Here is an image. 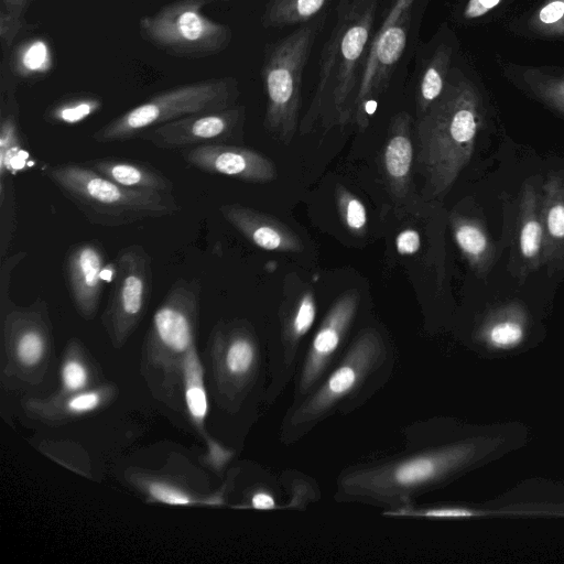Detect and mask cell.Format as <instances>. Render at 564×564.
Returning a JSON list of instances; mask_svg holds the SVG:
<instances>
[{"label": "cell", "instance_id": "1", "mask_svg": "<svg viewBox=\"0 0 564 564\" xmlns=\"http://www.w3.org/2000/svg\"><path fill=\"white\" fill-rule=\"evenodd\" d=\"M481 121L476 87L458 70L449 73L443 94L416 123L417 162L432 196L445 195L470 161Z\"/></svg>", "mask_w": 564, "mask_h": 564}, {"label": "cell", "instance_id": "2", "mask_svg": "<svg viewBox=\"0 0 564 564\" xmlns=\"http://www.w3.org/2000/svg\"><path fill=\"white\" fill-rule=\"evenodd\" d=\"M379 0H352L338 10V19L324 50L314 98L301 124L307 132L316 119L327 115L330 123H347L368 54L375 13Z\"/></svg>", "mask_w": 564, "mask_h": 564}, {"label": "cell", "instance_id": "3", "mask_svg": "<svg viewBox=\"0 0 564 564\" xmlns=\"http://www.w3.org/2000/svg\"><path fill=\"white\" fill-rule=\"evenodd\" d=\"M44 174L94 225L127 226L170 216L181 209L172 192L129 188L85 163L51 165L44 169Z\"/></svg>", "mask_w": 564, "mask_h": 564}, {"label": "cell", "instance_id": "4", "mask_svg": "<svg viewBox=\"0 0 564 564\" xmlns=\"http://www.w3.org/2000/svg\"><path fill=\"white\" fill-rule=\"evenodd\" d=\"M238 96L235 80H200L159 93L113 118L93 133L98 143L138 138L143 131L182 117L217 111L234 106Z\"/></svg>", "mask_w": 564, "mask_h": 564}, {"label": "cell", "instance_id": "5", "mask_svg": "<svg viewBox=\"0 0 564 564\" xmlns=\"http://www.w3.org/2000/svg\"><path fill=\"white\" fill-rule=\"evenodd\" d=\"M386 352L383 339L376 329L362 330L323 383L288 415L283 427L285 438L306 433L348 399L383 364Z\"/></svg>", "mask_w": 564, "mask_h": 564}, {"label": "cell", "instance_id": "6", "mask_svg": "<svg viewBox=\"0 0 564 564\" xmlns=\"http://www.w3.org/2000/svg\"><path fill=\"white\" fill-rule=\"evenodd\" d=\"M319 25V21L304 25L276 43L262 69L264 124L284 144L291 142L297 129L302 75Z\"/></svg>", "mask_w": 564, "mask_h": 564}, {"label": "cell", "instance_id": "7", "mask_svg": "<svg viewBox=\"0 0 564 564\" xmlns=\"http://www.w3.org/2000/svg\"><path fill=\"white\" fill-rule=\"evenodd\" d=\"M210 0H180L152 17L143 18L144 36L161 48L177 55H204L224 50L230 42L227 25L202 13Z\"/></svg>", "mask_w": 564, "mask_h": 564}, {"label": "cell", "instance_id": "8", "mask_svg": "<svg viewBox=\"0 0 564 564\" xmlns=\"http://www.w3.org/2000/svg\"><path fill=\"white\" fill-rule=\"evenodd\" d=\"M151 289L152 264L147 250L138 243L121 249L102 315L104 325L116 344L123 343L142 318Z\"/></svg>", "mask_w": 564, "mask_h": 564}, {"label": "cell", "instance_id": "9", "mask_svg": "<svg viewBox=\"0 0 564 564\" xmlns=\"http://www.w3.org/2000/svg\"><path fill=\"white\" fill-rule=\"evenodd\" d=\"M202 285L197 279L180 278L155 310L149 333L150 351L155 357L182 360L195 344Z\"/></svg>", "mask_w": 564, "mask_h": 564}, {"label": "cell", "instance_id": "10", "mask_svg": "<svg viewBox=\"0 0 564 564\" xmlns=\"http://www.w3.org/2000/svg\"><path fill=\"white\" fill-rule=\"evenodd\" d=\"M410 9L375 35L360 75L352 102V115L360 130L368 127L376 99L386 90L408 39Z\"/></svg>", "mask_w": 564, "mask_h": 564}, {"label": "cell", "instance_id": "11", "mask_svg": "<svg viewBox=\"0 0 564 564\" xmlns=\"http://www.w3.org/2000/svg\"><path fill=\"white\" fill-rule=\"evenodd\" d=\"M243 121L241 107L194 113L153 127L138 138L158 149H184L205 143L224 142L235 135Z\"/></svg>", "mask_w": 564, "mask_h": 564}, {"label": "cell", "instance_id": "12", "mask_svg": "<svg viewBox=\"0 0 564 564\" xmlns=\"http://www.w3.org/2000/svg\"><path fill=\"white\" fill-rule=\"evenodd\" d=\"M359 300V292L349 290L327 312L307 350L300 375V394L310 393L326 372L356 316Z\"/></svg>", "mask_w": 564, "mask_h": 564}, {"label": "cell", "instance_id": "13", "mask_svg": "<svg viewBox=\"0 0 564 564\" xmlns=\"http://www.w3.org/2000/svg\"><path fill=\"white\" fill-rule=\"evenodd\" d=\"M3 340L10 357L22 369L40 366L48 351L51 325L46 304L37 299L32 305H10L1 311Z\"/></svg>", "mask_w": 564, "mask_h": 564}, {"label": "cell", "instance_id": "14", "mask_svg": "<svg viewBox=\"0 0 564 564\" xmlns=\"http://www.w3.org/2000/svg\"><path fill=\"white\" fill-rule=\"evenodd\" d=\"M182 156L189 165L209 174L250 183H268L276 177L273 162L263 154L223 142L188 148L182 151Z\"/></svg>", "mask_w": 564, "mask_h": 564}, {"label": "cell", "instance_id": "15", "mask_svg": "<svg viewBox=\"0 0 564 564\" xmlns=\"http://www.w3.org/2000/svg\"><path fill=\"white\" fill-rule=\"evenodd\" d=\"M105 264V250L96 240L75 245L66 256L68 291L78 314L86 319L93 318L98 310Z\"/></svg>", "mask_w": 564, "mask_h": 564}, {"label": "cell", "instance_id": "16", "mask_svg": "<svg viewBox=\"0 0 564 564\" xmlns=\"http://www.w3.org/2000/svg\"><path fill=\"white\" fill-rule=\"evenodd\" d=\"M223 217L254 246L279 252H301L299 236L279 219L240 204L219 207Z\"/></svg>", "mask_w": 564, "mask_h": 564}, {"label": "cell", "instance_id": "17", "mask_svg": "<svg viewBox=\"0 0 564 564\" xmlns=\"http://www.w3.org/2000/svg\"><path fill=\"white\" fill-rule=\"evenodd\" d=\"M412 161L411 117L402 111L390 122L382 153L384 177L391 193L398 198H404L409 192Z\"/></svg>", "mask_w": 564, "mask_h": 564}, {"label": "cell", "instance_id": "18", "mask_svg": "<svg viewBox=\"0 0 564 564\" xmlns=\"http://www.w3.org/2000/svg\"><path fill=\"white\" fill-rule=\"evenodd\" d=\"M540 194L544 232L543 264L564 268V175L550 173Z\"/></svg>", "mask_w": 564, "mask_h": 564}, {"label": "cell", "instance_id": "19", "mask_svg": "<svg viewBox=\"0 0 564 564\" xmlns=\"http://www.w3.org/2000/svg\"><path fill=\"white\" fill-rule=\"evenodd\" d=\"M220 377L232 384H243L258 362V348L249 329L235 326L219 330L215 338Z\"/></svg>", "mask_w": 564, "mask_h": 564}, {"label": "cell", "instance_id": "20", "mask_svg": "<svg viewBox=\"0 0 564 564\" xmlns=\"http://www.w3.org/2000/svg\"><path fill=\"white\" fill-rule=\"evenodd\" d=\"M518 247L525 272L538 270L543 265L544 232L540 194L530 182H525L522 186L518 218Z\"/></svg>", "mask_w": 564, "mask_h": 564}, {"label": "cell", "instance_id": "21", "mask_svg": "<svg viewBox=\"0 0 564 564\" xmlns=\"http://www.w3.org/2000/svg\"><path fill=\"white\" fill-rule=\"evenodd\" d=\"M102 176L129 188L172 192L173 183L162 172L139 161L95 159L85 162Z\"/></svg>", "mask_w": 564, "mask_h": 564}, {"label": "cell", "instance_id": "22", "mask_svg": "<svg viewBox=\"0 0 564 564\" xmlns=\"http://www.w3.org/2000/svg\"><path fill=\"white\" fill-rule=\"evenodd\" d=\"M453 236L469 267L486 276L495 258V247L484 226L476 219L452 214Z\"/></svg>", "mask_w": 564, "mask_h": 564}, {"label": "cell", "instance_id": "23", "mask_svg": "<svg viewBox=\"0 0 564 564\" xmlns=\"http://www.w3.org/2000/svg\"><path fill=\"white\" fill-rule=\"evenodd\" d=\"M525 334L524 312L519 304L499 307L484 324L481 335L495 348L508 349L519 345Z\"/></svg>", "mask_w": 564, "mask_h": 564}, {"label": "cell", "instance_id": "24", "mask_svg": "<svg viewBox=\"0 0 564 564\" xmlns=\"http://www.w3.org/2000/svg\"><path fill=\"white\" fill-rule=\"evenodd\" d=\"M181 371L187 413L196 426L202 429L208 414V399L204 384V368L195 344L185 354Z\"/></svg>", "mask_w": 564, "mask_h": 564}, {"label": "cell", "instance_id": "25", "mask_svg": "<svg viewBox=\"0 0 564 564\" xmlns=\"http://www.w3.org/2000/svg\"><path fill=\"white\" fill-rule=\"evenodd\" d=\"M451 56V47L442 45L435 51L426 65L416 91V112L419 118L423 116L443 94L449 74Z\"/></svg>", "mask_w": 564, "mask_h": 564}, {"label": "cell", "instance_id": "26", "mask_svg": "<svg viewBox=\"0 0 564 564\" xmlns=\"http://www.w3.org/2000/svg\"><path fill=\"white\" fill-rule=\"evenodd\" d=\"M316 317L314 292L304 290L296 299L283 322V340L286 349L294 350L311 329Z\"/></svg>", "mask_w": 564, "mask_h": 564}, {"label": "cell", "instance_id": "27", "mask_svg": "<svg viewBox=\"0 0 564 564\" xmlns=\"http://www.w3.org/2000/svg\"><path fill=\"white\" fill-rule=\"evenodd\" d=\"M327 0H270L264 23L270 26H283L305 22L315 17Z\"/></svg>", "mask_w": 564, "mask_h": 564}, {"label": "cell", "instance_id": "28", "mask_svg": "<svg viewBox=\"0 0 564 564\" xmlns=\"http://www.w3.org/2000/svg\"><path fill=\"white\" fill-rule=\"evenodd\" d=\"M108 395L106 388L86 389L73 394L57 395L54 399V416L75 417L88 414L100 408Z\"/></svg>", "mask_w": 564, "mask_h": 564}, {"label": "cell", "instance_id": "29", "mask_svg": "<svg viewBox=\"0 0 564 564\" xmlns=\"http://www.w3.org/2000/svg\"><path fill=\"white\" fill-rule=\"evenodd\" d=\"M21 151L18 119L14 111L2 110L0 122V177L11 176L14 160Z\"/></svg>", "mask_w": 564, "mask_h": 564}, {"label": "cell", "instance_id": "30", "mask_svg": "<svg viewBox=\"0 0 564 564\" xmlns=\"http://www.w3.org/2000/svg\"><path fill=\"white\" fill-rule=\"evenodd\" d=\"M335 197L339 217L347 230L357 237L365 236L368 216L362 202L341 184L336 185Z\"/></svg>", "mask_w": 564, "mask_h": 564}, {"label": "cell", "instance_id": "31", "mask_svg": "<svg viewBox=\"0 0 564 564\" xmlns=\"http://www.w3.org/2000/svg\"><path fill=\"white\" fill-rule=\"evenodd\" d=\"M101 100L96 97L83 96L64 100L53 106L46 119L54 123L75 124L97 112Z\"/></svg>", "mask_w": 564, "mask_h": 564}, {"label": "cell", "instance_id": "32", "mask_svg": "<svg viewBox=\"0 0 564 564\" xmlns=\"http://www.w3.org/2000/svg\"><path fill=\"white\" fill-rule=\"evenodd\" d=\"M79 354L78 344L69 346L66 359L61 366V392L58 395L73 394L88 389L90 381L89 369Z\"/></svg>", "mask_w": 564, "mask_h": 564}, {"label": "cell", "instance_id": "33", "mask_svg": "<svg viewBox=\"0 0 564 564\" xmlns=\"http://www.w3.org/2000/svg\"><path fill=\"white\" fill-rule=\"evenodd\" d=\"M524 77L539 99L564 116V75L553 76L528 70Z\"/></svg>", "mask_w": 564, "mask_h": 564}, {"label": "cell", "instance_id": "34", "mask_svg": "<svg viewBox=\"0 0 564 564\" xmlns=\"http://www.w3.org/2000/svg\"><path fill=\"white\" fill-rule=\"evenodd\" d=\"M17 221L14 189L10 176L0 177V251L3 259L9 248Z\"/></svg>", "mask_w": 564, "mask_h": 564}, {"label": "cell", "instance_id": "35", "mask_svg": "<svg viewBox=\"0 0 564 564\" xmlns=\"http://www.w3.org/2000/svg\"><path fill=\"white\" fill-rule=\"evenodd\" d=\"M19 63L24 73L45 72L51 66V54L47 44L42 40L29 42L21 50Z\"/></svg>", "mask_w": 564, "mask_h": 564}, {"label": "cell", "instance_id": "36", "mask_svg": "<svg viewBox=\"0 0 564 564\" xmlns=\"http://www.w3.org/2000/svg\"><path fill=\"white\" fill-rule=\"evenodd\" d=\"M145 489L150 497L158 502L172 506H189L195 503V499L189 494L164 481L151 480L147 482Z\"/></svg>", "mask_w": 564, "mask_h": 564}, {"label": "cell", "instance_id": "37", "mask_svg": "<svg viewBox=\"0 0 564 564\" xmlns=\"http://www.w3.org/2000/svg\"><path fill=\"white\" fill-rule=\"evenodd\" d=\"M536 25L549 34H564V0H549L539 11Z\"/></svg>", "mask_w": 564, "mask_h": 564}, {"label": "cell", "instance_id": "38", "mask_svg": "<svg viewBox=\"0 0 564 564\" xmlns=\"http://www.w3.org/2000/svg\"><path fill=\"white\" fill-rule=\"evenodd\" d=\"M26 256L25 252H18L7 259H2L0 273V303L1 311L12 304L9 296L10 281L13 270Z\"/></svg>", "mask_w": 564, "mask_h": 564}, {"label": "cell", "instance_id": "39", "mask_svg": "<svg viewBox=\"0 0 564 564\" xmlns=\"http://www.w3.org/2000/svg\"><path fill=\"white\" fill-rule=\"evenodd\" d=\"M397 251L401 256L413 254L421 247L420 235L414 229H404L395 238Z\"/></svg>", "mask_w": 564, "mask_h": 564}, {"label": "cell", "instance_id": "40", "mask_svg": "<svg viewBox=\"0 0 564 564\" xmlns=\"http://www.w3.org/2000/svg\"><path fill=\"white\" fill-rule=\"evenodd\" d=\"M501 0H469L464 10L466 19H477L497 7Z\"/></svg>", "mask_w": 564, "mask_h": 564}, {"label": "cell", "instance_id": "41", "mask_svg": "<svg viewBox=\"0 0 564 564\" xmlns=\"http://www.w3.org/2000/svg\"><path fill=\"white\" fill-rule=\"evenodd\" d=\"M0 35L3 43L10 44L21 28L20 18L12 17L1 11Z\"/></svg>", "mask_w": 564, "mask_h": 564}, {"label": "cell", "instance_id": "42", "mask_svg": "<svg viewBox=\"0 0 564 564\" xmlns=\"http://www.w3.org/2000/svg\"><path fill=\"white\" fill-rule=\"evenodd\" d=\"M250 507L258 510H273L276 508V503L270 492L259 490L251 496Z\"/></svg>", "mask_w": 564, "mask_h": 564}, {"label": "cell", "instance_id": "43", "mask_svg": "<svg viewBox=\"0 0 564 564\" xmlns=\"http://www.w3.org/2000/svg\"><path fill=\"white\" fill-rule=\"evenodd\" d=\"M29 0H2V10L6 13L21 18L22 12L25 10Z\"/></svg>", "mask_w": 564, "mask_h": 564}]
</instances>
